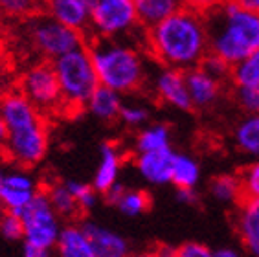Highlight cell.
Masks as SVG:
<instances>
[{
	"label": "cell",
	"instance_id": "obj_1",
	"mask_svg": "<svg viewBox=\"0 0 259 257\" xmlns=\"http://www.w3.org/2000/svg\"><path fill=\"white\" fill-rule=\"evenodd\" d=\"M147 42L164 66L190 70L209 54V37L202 13L182 8L165 20L149 28Z\"/></svg>",
	"mask_w": 259,
	"mask_h": 257
},
{
	"label": "cell",
	"instance_id": "obj_2",
	"mask_svg": "<svg viewBox=\"0 0 259 257\" xmlns=\"http://www.w3.org/2000/svg\"><path fill=\"white\" fill-rule=\"evenodd\" d=\"M0 114L8 127L2 147L8 162L26 169L42 162L50 145L42 112L22 92H17L0 99Z\"/></svg>",
	"mask_w": 259,
	"mask_h": 257
},
{
	"label": "cell",
	"instance_id": "obj_3",
	"mask_svg": "<svg viewBox=\"0 0 259 257\" xmlns=\"http://www.w3.org/2000/svg\"><path fill=\"white\" fill-rule=\"evenodd\" d=\"M209 52L235 66L259 46V11L223 0L208 11Z\"/></svg>",
	"mask_w": 259,
	"mask_h": 257
},
{
	"label": "cell",
	"instance_id": "obj_4",
	"mask_svg": "<svg viewBox=\"0 0 259 257\" xmlns=\"http://www.w3.org/2000/svg\"><path fill=\"white\" fill-rule=\"evenodd\" d=\"M100 84L120 92L121 96L138 90L145 81V63L136 48L116 39L100 37L90 46Z\"/></svg>",
	"mask_w": 259,
	"mask_h": 257
},
{
	"label": "cell",
	"instance_id": "obj_5",
	"mask_svg": "<svg viewBox=\"0 0 259 257\" xmlns=\"http://www.w3.org/2000/svg\"><path fill=\"white\" fill-rule=\"evenodd\" d=\"M57 81H59L63 107L66 109H83L92 96L100 79L96 74L90 52L85 46L66 52L52 61Z\"/></svg>",
	"mask_w": 259,
	"mask_h": 257
},
{
	"label": "cell",
	"instance_id": "obj_6",
	"mask_svg": "<svg viewBox=\"0 0 259 257\" xmlns=\"http://www.w3.org/2000/svg\"><path fill=\"white\" fill-rule=\"evenodd\" d=\"M19 215L24 228V237H22L24 255L46 257L55 248L61 233V217L52 208L46 193H37L33 200Z\"/></svg>",
	"mask_w": 259,
	"mask_h": 257
},
{
	"label": "cell",
	"instance_id": "obj_7",
	"mask_svg": "<svg viewBox=\"0 0 259 257\" xmlns=\"http://www.w3.org/2000/svg\"><path fill=\"white\" fill-rule=\"evenodd\" d=\"M28 37L37 52L54 61L55 57L83 46L79 30L63 24L54 17H37L28 24Z\"/></svg>",
	"mask_w": 259,
	"mask_h": 257
},
{
	"label": "cell",
	"instance_id": "obj_8",
	"mask_svg": "<svg viewBox=\"0 0 259 257\" xmlns=\"http://www.w3.org/2000/svg\"><path fill=\"white\" fill-rule=\"evenodd\" d=\"M138 24L135 0H96L90 6V24L98 37L118 39Z\"/></svg>",
	"mask_w": 259,
	"mask_h": 257
},
{
	"label": "cell",
	"instance_id": "obj_9",
	"mask_svg": "<svg viewBox=\"0 0 259 257\" xmlns=\"http://www.w3.org/2000/svg\"><path fill=\"white\" fill-rule=\"evenodd\" d=\"M20 92L40 112H57L63 107L59 81L52 64H35L20 81Z\"/></svg>",
	"mask_w": 259,
	"mask_h": 257
},
{
	"label": "cell",
	"instance_id": "obj_10",
	"mask_svg": "<svg viewBox=\"0 0 259 257\" xmlns=\"http://www.w3.org/2000/svg\"><path fill=\"white\" fill-rule=\"evenodd\" d=\"M37 193V180L26 171V167L6 171L0 188V206L4 211L20 213L33 200Z\"/></svg>",
	"mask_w": 259,
	"mask_h": 257
},
{
	"label": "cell",
	"instance_id": "obj_11",
	"mask_svg": "<svg viewBox=\"0 0 259 257\" xmlns=\"http://www.w3.org/2000/svg\"><path fill=\"white\" fill-rule=\"evenodd\" d=\"M153 84H155L156 96L173 109L190 110L193 107L188 84H186V74H182V70L165 66L155 75Z\"/></svg>",
	"mask_w": 259,
	"mask_h": 257
},
{
	"label": "cell",
	"instance_id": "obj_12",
	"mask_svg": "<svg viewBox=\"0 0 259 257\" xmlns=\"http://www.w3.org/2000/svg\"><path fill=\"white\" fill-rule=\"evenodd\" d=\"M175 153L169 149L162 151H147V153H138L135 163L138 169L140 177L147 180L153 186H164L171 184V173H173Z\"/></svg>",
	"mask_w": 259,
	"mask_h": 257
},
{
	"label": "cell",
	"instance_id": "obj_13",
	"mask_svg": "<svg viewBox=\"0 0 259 257\" xmlns=\"http://www.w3.org/2000/svg\"><path fill=\"white\" fill-rule=\"evenodd\" d=\"M235 228L244 250L259 257V198H243L235 215Z\"/></svg>",
	"mask_w": 259,
	"mask_h": 257
},
{
	"label": "cell",
	"instance_id": "obj_14",
	"mask_svg": "<svg viewBox=\"0 0 259 257\" xmlns=\"http://www.w3.org/2000/svg\"><path fill=\"white\" fill-rule=\"evenodd\" d=\"M186 84L193 107H211L221 96V81L209 75L202 66L186 70Z\"/></svg>",
	"mask_w": 259,
	"mask_h": 257
},
{
	"label": "cell",
	"instance_id": "obj_15",
	"mask_svg": "<svg viewBox=\"0 0 259 257\" xmlns=\"http://www.w3.org/2000/svg\"><path fill=\"white\" fill-rule=\"evenodd\" d=\"M85 230L92 244L94 257H125L129 253V242L120 233L94 223H87Z\"/></svg>",
	"mask_w": 259,
	"mask_h": 257
},
{
	"label": "cell",
	"instance_id": "obj_16",
	"mask_svg": "<svg viewBox=\"0 0 259 257\" xmlns=\"http://www.w3.org/2000/svg\"><path fill=\"white\" fill-rule=\"evenodd\" d=\"M120 171H121V154L118 151L116 145L105 144L101 145V153H100V162H98V167H96L94 180H92V186L98 189V193L105 195L112 186L120 182Z\"/></svg>",
	"mask_w": 259,
	"mask_h": 257
},
{
	"label": "cell",
	"instance_id": "obj_17",
	"mask_svg": "<svg viewBox=\"0 0 259 257\" xmlns=\"http://www.w3.org/2000/svg\"><path fill=\"white\" fill-rule=\"evenodd\" d=\"M48 15L63 24L83 31L90 24V8L83 0H46Z\"/></svg>",
	"mask_w": 259,
	"mask_h": 257
},
{
	"label": "cell",
	"instance_id": "obj_18",
	"mask_svg": "<svg viewBox=\"0 0 259 257\" xmlns=\"http://www.w3.org/2000/svg\"><path fill=\"white\" fill-rule=\"evenodd\" d=\"M121 107V94L116 90L105 87V84H98V89L92 92V96L87 101V109L94 118L101 119V121H114L120 118Z\"/></svg>",
	"mask_w": 259,
	"mask_h": 257
},
{
	"label": "cell",
	"instance_id": "obj_19",
	"mask_svg": "<svg viewBox=\"0 0 259 257\" xmlns=\"http://www.w3.org/2000/svg\"><path fill=\"white\" fill-rule=\"evenodd\" d=\"M105 197L127 217H136V215H142L149 209V195L147 193L140 191V189H125L120 182L105 193Z\"/></svg>",
	"mask_w": 259,
	"mask_h": 257
},
{
	"label": "cell",
	"instance_id": "obj_20",
	"mask_svg": "<svg viewBox=\"0 0 259 257\" xmlns=\"http://www.w3.org/2000/svg\"><path fill=\"white\" fill-rule=\"evenodd\" d=\"M138 24L153 28L184 8V0H135Z\"/></svg>",
	"mask_w": 259,
	"mask_h": 257
},
{
	"label": "cell",
	"instance_id": "obj_21",
	"mask_svg": "<svg viewBox=\"0 0 259 257\" xmlns=\"http://www.w3.org/2000/svg\"><path fill=\"white\" fill-rule=\"evenodd\" d=\"M55 248H57L59 255L63 257H94L85 226H72L70 224V226L61 228Z\"/></svg>",
	"mask_w": 259,
	"mask_h": 257
},
{
	"label": "cell",
	"instance_id": "obj_22",
	"mask_svg": "<svg viewBox=\"0 0 259 257\" xmlns=\"http://www.w3.org/2000/svg\"><path fill=\"white\" fill-rule=\"evenodd\" d=\"M200 180V167L191 156L186 154H175L171 184L179 189H195Z\"/></svg>",
	"mask_w": 259,
	"mask_h": 257
},
{
	"label": "cell",
	"instance_id": "obj_23",
	"mask_svg": "<svg viewBox=\"0 0 259 257\" xmlns=\"http://www.w3.org/2000/svg\"><path fill=\"white\" fill-rule=\"evenodd\" d=\"M46 197L50 200L52 208L57 211L61 219H75L81 213V208L72 191L68 189L66 184H54L48 188Z\"/></svg>",
	"mask_w": 259,
	"mask_h": 257
},
{
	"label": "cell",
	"instance_id": "obj_24",
	"mask_svg": "<svg viewBox=\"0 0 259 257\" xmlns=\"http://www.w3.org/2000/svg\"><path fill=\"white\" fill-rule=\"evenodd\" d=\"M235 144L243 153L259 156V114H248L237 125Z\"/></svg>",
	"mask_w": 259,
	"mask_h": 257
},
{
	"label": "cell",
	"instance_id": "obj_25",
	"mask_svg": "<svg viewBox=\"0 0 259 257\" xmlns=\"http://www.w3.org/2000/svg\"><path fill=\"white\" fill-rule=\"evenodd\" d=\"M171 147V133L165 125H149L144 127L136 136V151H162Z\"/></svg>",
	"mask_w": 259,
	"mask_h": 257
},
{
	"label": "cell",
	"instance_id": "obj_26",
	"mask_svg": "<svg viewBox=\"0 0 259 257\" xmlns=\"http://www.w3.org/2000/svg\"><path fill=\"white\" fill-rule=\"evenodd\" d=\"M209 193L215 200L223 204H239L243 200V188H241L239 177H232V175L213 178L209 184Z\"/></svg>",
	"mask_w": 259,
	"mask_h": 257
},
{
	"label": "cell",
	"instance_id": "obj_27",
	"mask_svg": "<svg viewBox=\"0 0 259 257\" xmlns=\"http://www.w3.org/2000/svg\"><path fill=\"white\" fill-rule=\"evenodd\" d=\"M232 79L235 84H259V46L232 66Z\"/></svg>",
	"mask_w": 259,
	"mask_h": 257
},
{
	"label": "cell",
	"instance_id": "obj_28",
	"mask_svg": "<svg viewBox=\"0 0 259 257\" xmlns=\"http://www.w3.org/2000/svg\"><path fill=\"white\" fill-rule=\"evenodd\" d=\"M0 237L8 242L22 241L24 237V228H22V219L19 213L4 211L0 213Z\"/></svg>",
	"mask_w": 259,
	"mask_h": 257
},
{
	"label": "cell",
	"instance_id": "obj_29",
	"mask_svg": "<svg viewBox=\"0 0 259 257\" xmlns=\"http://www.w3.org/2000/svg\"><path fill=\"white\" fill-rule=\"evenodd\" d=\"M66 186H68V189L75 197L77 204H79L81 211H89V209H92L96 206V202H98V189L94 186L79 182V180H68Z\"/></svg>",
	"mask_w": 259,
	"mask_h": 257
},
{
	"label": "cell",
	"instance_id": "obj_30",
	"mask_svg": "<svg viewBox=\"0 0 259 257\" xmlns=\"http://www.w3.org/2000/svg\"><path fill=\"white\" fill-rule=\"evenodd\" d=\"M235 101L246 114H259V84H235Z\"/></svg>",
	"mask_w": 259,
	"mask_h": 257
},
{
	"label": "cell",
	"instance_id": "obj_31",
	"mask_svg": "<svg viewBox=\"0 0 259 257\" xmlns=\"http://www.w3.org/2000/svg\"><path fill=\"white\" fill-rule=\"evenodd\" d=\"M239 180L243 188V198H259V160L241 171Z\"/></svg>",
	"mask_w": 259,
	"mask_h": 257
},
{
	"label": "cell",
	"instance_id": "obj_32",
	"mask_svg": "<svg viewBox=\"0 0 259 257\" xmlns=\"http://www.w3.org/2000/svg\"><path fill=\"white\" fill-rule=\"evenodd\" d=\"M120 119L127 127H144L149 121V110H147V107L140 103H123Z\"/></svg>",
	"mask_w": 259,
	"mask_h": 257
},
{
	"label": "cell",
	"instance_id": "obj_33",
	"mask_svg": "<svg viewBox=\"0 0 259 257\" xmlns=\"http://www.w3.org/2000/svg\"><path fill=\"white\" fill-rule=\"evenodd\" d=\"M199 66H202L209 75H213L215 79L219 81H225L228 77H232V64H228L223 57L211 54V52L202 59V63Z\"/></svg>",
	"mask_w": 259,
	"mask_h": 257
},
{
	"label": "cell",
	"instance_id": "obj_34",
	"mask_svg": "<svg viewBox=\"0 0 259 257\" xmlns=\"http://www.w3.org/2000/svg\"><path fill=\"white\" fill-rule=\"evenodd\" d=\"M35 4V0H0V11L10 17H28Z\"/></svg>",
	"mask_w": 259,
	"mask_h": 257
},
{
	"label": "cell",
	"instance_id": "obj_35",
	"mask_svg": "<svg viewBox=\"0 0 259 257\" xmlns=\"http://www.w3.org/2000/svg\"><path fill=\"white\" fill-rule=\"evenodd\" d=\"M177 255L180 257H211L213 252L208 246L200 244V242H186L184 246L177 250Z\"/></svg>",
	"mask_w": 259,
	"mask_h": 257
},
{
	"label": "cell",
	"instance_id": "obj_36",
	"mask_svg": "<svg viewBox=\"0 0 259 257\" xmlns=\"http://www.w3.org/2000/svg\"><path fill=\"white\" fill-rule=\"evenodd\" d=\"M221 2L223 0H184V6L193 11H199V13H208L213 8H217Z\"/></svg>",
	"mask_w": 259,
	"mask_h": 257
},
{
	"label": "cell",
	"instance_id": "obj_37",
	"mask_svg": "<svg viewBox=\"0 0 259 257\" xmlns=\"http://www.w3.org/2000/svg\"><path fill=\"white\" fill-rule=\"evenodd\" d=\"M179 200L184 204H193L197 200V195L193 189H179Z\"/></svg>",
	"mask_w": 259,
	"mask_h": 257
},
{
	"label": "cell",
	"instance_id": "obj_38",
	"mask_svg": "<svg viewBox=\"0 0 259 257\" xmlns=\"http://www.w3.org/2000/svg\"><path fill=\"white\" fill-rule=\"evenodd\" d=\"M232 2L243 6V8H246V10L259 11V0H232Z\"/></svg>",
	"mask_w": 259,
	"mask_h": 257
},
{
	"label": "cell",
	"instance_id": "obj_39",
	"mask_svg": "<svg viewBox=\"0 0 259 257\" xmlns=\"http://www.w3.org/2000/svg\"><path fill=\"white\" fill-rule=\"evenodd\" d=\"M6 138H8V127H6V121H4V118H2V114H0V151L4 147Z\"/></svg>",
	"mask_w": 259,
	"mask_h": 257
},
{
	"label": "cell",
	"instance_id": "obj_40",
	"mask_svg": "<svg viewBox=\"0 0 259 257\" xmlns=\"http://www.w3.org/2000/svg\"><path fill=\"white\" fill-rule=\"evenodd\" d=\"M213 255H217V257H237L239 253L235 252L234 248H221V250H215Z\"/></svg>",
	"mask_w": 259,
	"mask_h": 257
},
{
	"label": "cell",
	"instance_id": "obj_41",
	"mask_svg": "<svg viewBox=\"0 0 259 257\" xmlns=\"http://www.w3.org/2000/svg\"><path fill=\"white\" fill-rule=\"evenodd\" d=\"M4 169H2V165H0V188H2V178H4Z\"/></svg>",
	"mask_w": 259,
	"mask_h": 257
},
{
	"label": "cell",
	"instance_id": "obj_42",
	"mask_svg": "<svg viewBox=\"0 0 259 257\" xmlns=\"http://www.w3.org/2000/svg\"><path fill=\"white\" fill-rule=\"evenodd\" d=\"M83 2H85V4H87V6H89V8H90V6H92V4H94V2H96V0H83Z\"/></svg>",
	"mask_w": 259,
	"mask_h": 257
}]
</instances>
